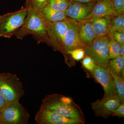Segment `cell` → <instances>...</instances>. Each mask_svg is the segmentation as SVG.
<instances>
[{
    "label": "cell",
    "mask_w": 124,
    "mask_h": 124,
    "mask_svg": "<svg viewBox=\"0 0 124 124\" xmlns=\"http://www.w3.org/2000/svg\"><path fill=\"white\" fill-rule=\"evenodd\" d=\"M25 6L28 8L27 14L23 26L14 36L17 39L22 40L31 35L38 44L46 42L48 23L40 10L26 2Z\"/></svg>",
    "instance_id": "obj_1"
},
{
    "label": "cell",
    "mask_w": 124,
    "mask_h": 124,
    "mask_svg": "<svg viewBox=\"0 0 124 124\" xmlns=\"http://www.w3.org/2000/svg\"><path fill=\"white\" fill-rule=\"evenodd\" d=\"M40 107L67 118L85 122L84 116L80 108L68 97L57 93L46 95Z\"/></svg>",
    "instance_id": "obj_2"
},
{
    "label": "cell",
    "mask_w": 124,
    "mask_h": 124,
    "mask_svg": "<svg viewBox=\"0 0 124 124\" xmlns=\"http://www.w3.org/2000/svg\"><path fill=\"white\" fill-rule=\"evenodd\" d=\"M24 93L22 84L17 75L0 73V93L7 104L19 100Z\"/></svg>",
    "instance_id": "obj_3"
},
{
    "label": "cell",
    "mask_w": 124,
    "mask_h": 124,
    "mask_svg": "<svg viewBox=\"0 0 124 124\" xmlns=\"http://www.w3.org/2000/svg\"><path fill=\"white\" fill-rule=\"evenodd\" d=\"M28 8L23 6L18 11L0 15V37L10 38L23 26Z\"/></svg>",
    "instance_id": "obj_4"
},
{
    "label": "cell",
    "mask_w": 124,
    "mask_h": 124,
    "mask_svg": "<svg viewBox=\"0 0 124 124\" xmlns=\"http://www.w3.org/2000/svg\"><path fill=\"white\" fill-rule=\"evenodd\" d=\"M109 36L96 37L86 45L84 49L85 55L93 59L95 65L107 68L109 62L108 58Z\"/></svg>",
    "instance_id": "obj_5"
},
{
    "label": "cell",
    "mask_w": 124,
    "mask_h": 124,
    "mask_svg": "<svg viewBox=\"0 0 124 124\" xmlns=\"http://www.w3.org/2000/svg\"><path fill=\"white\" fill-rule=\"evenodd\" d=\"M29 117L26 108L16 100L7 104L0 112V124H27Z\"/></svg>",
    "instance_id": "obj_6"
},
{
    "label": "cell",
    "mask_w": 124,
    "mask_h": 124,
    "mask_svg": "<svg viewBox=\"0 0 124 124\" xmlns=\"http://www.w3.org/2000/svg\"><path fill=\"white\" fill-rule=\"evenodd\" d=\"M70 21V19L67 18L63 21L48 23L46 43L52 46L54 50L64 53V37L68 29Z\"/></svg>",
    "instance_id": "obj_7"
},
{
    "label": "cell",
    "mask_w": 124,
    "mask_h": 124,
    "mask_svg": "<svg viewBox=\"0 0 124 124\" xmlns=\"http://www.w3.org/2000/svg\"><path fill=\"white\" fill-rule=\"evenodd\" d=\"M39 124H82L84 121L67 118L55 112L40 107L35 116Z\"/></svg>",
    "instance_id": "obj_8"
},
{
    "label": "cell",
    "mask_w": 124,
    "mask_h": 124,
    "mask_svg": "<svg viewBox=\"0 0 124 124\" xmlns=\"http://www.w3.org/2000/svg\"><path fill=\"white\" fill-rule=\"evenodd\" d=\"M91 72L95 80L103 88L105 93L104 97L116 95L113 78L108 68L95 65Z\"/></svg>",
    "instance_id": "obj_9"
},
{
    "label": "cell",
    "mask_w": 124,
    "mask_h": 124,
    "mask_svg": "<svg viewBox=\"0 0 124 124\" xmlns=\"http://www.w3.org/2000/svg\"><path fill=\"white\" fill-rule=\"evenodd\" d=\"M122 103L116 95L111 97H103L91 103L92 110L96 116L107 118L111 115L113 110Z\"/></svg>",
    "instance_id": "obj_10"
},
{
    "label": "cell",
    "mask_w": 124,
    "mask_h": 124,
    "mask_svg": "<svg viewBox=\"0 0 124 124\" xmlns=\"http://www.w3.org/2000/svg\"><path fill=\"white\" fill-rule=\"evenodd\" d=\"M86 45L80 38L78 30V22L70 19V24L64 38L63 54L75 49L84 48Z\"/></svg>",
    "instance_id": "obj_11"
},
{
    "label": "cell",
    "mask_w": 124,
    "mask_h": 124,
    "mask_svg": "<svg viewBox=\"0 0 124 124\" xmlns=\"http://www.w3.org/2000/svg\"><path fill=\"white\" fill-rule=\"evenodd\" d=\"M95 2H71L65 11V14L68 18L78 22L85 20L92 12Z\"/></svg>",
    "instance_id": "obj_12"
},
{
    "label": "cell",
    "mask_w": 124,
    "mask_h": 124,
    "mask_svg": "<svg viewBox=\"0 0 124 124\" xmlns=\"http://www.w3.org/2000/svg\"><path fill=\"white\" fill-rule=\"evenodd\" d=\"M97 1V3L95 2L91 13L86 17L85 20L107 16H112L116 15L111 0H98Z\"/></svg>",
    "instance_id": "obj_13"
},
{
    "label": "cell",
    "mask_w": 124,
    "mask_h": 124,
    "mask_svg": "<svg viewBox=\"0 0 124 124\" xmlns=\"http://www.w3.org/2000/svg\"><path fill=\"white\" fill-rule=\"evenodd\" d=\"M112 16H110L93 18L91 21L96 37L107 35L109 33L111 23Z\"/></svg>",
    "instance_id": "obj_14"
},
{
    "label": "cell",
    "mask_w": 124,
    "mask_h": 124,
    "mask_svg": "<svg viewBox=\"0 0 124 124\" xmlns=\"http://www.w3.org/2000/svg\"><path fill=\"white\" fill-rule=\"evenodd\" d=\"M78 22L80 38L85 45L88 44L96 37L91 21L85 20Z\"/></svg>",
    "instance_id": "obj_15"
},
{
    "label": "cell",
    "mask_w": 124,
    "mask_h": 124,
    "mask_svg": "<svg viewBox=\"0 0 124 124\" xmlns=\"http://www.w3.org/2000/svg\"><path fill=\"white\" fill-rule=\"evenodd\" d=\"M40 11L48 23L63 21L68 18L65 12L54 10L49 7L47 4Z\"/></svg>",
    "instance_id": "obj_16"
},
{
    "label": "cell",
    "mask_w": 124,
    "mask_h": 124,
    "mask_svg": "<svg viewBox=\"0 0 124 124\" xmlns=\"http://www.w3.org/2000/svg\"><path fill=\"white\" fill-rule=\"evenodd\" d=\"M108 68L116 75L124 78V58L121 56L109 61Z\"/></svg>",
    "instance_id": "obj_17"
},
{
    "label": "cell",
    "mask_w": 124,
    "mask_h": 124,
    "mask_svg": "<svg viewBox=\"0 0 124 124\" xmlns=\"http://www.w3.org/2000/svg\"><path fill=\"white\" fill-rule=\"evenodd\" d=\"M109 70L113 78L116 91V95L119 99L122 102H124V78H122L120 76L116 75L109 69Z\"/></svg>",
    "instance_id": "obj_18"
},
{
    "label": "cell",
    "mask_w": 124,
    "mask_h": 124,
    "mask_svg": "<svg viewBox=\"0 0 124 124\" xmlns=\"http://www.w3.org/2000/svg\"><path fill=\"white\" fill-rule=\"evenodd\" d=\"M108 36V58L112 59L120 56V45L112 37Z\"/></svg>",
    "instance_id": "obj_19"
},
{
    "label": "cell",
    "mask_w": 124,
    "mask_h": 124,
    "mask_svg": "<svg viewBox=\"0 0 124 124\" xmlns=\"http://www.w3.org/2000/svg\"><path fill=\"white\" fill-rule=\"evenodd\" d=\"M114 31L124 32V14L112 16L111 23L109 33Z\"/></svg>",
    "instance_id": "obj_20"
},
{
    "label": "cell",
    "mask_w": 124,
    "mask_h": 124,
    "mask_svg": "<svg viewBox=\"0 0 124 124\" xmlns=\"http://www.w3.org/2000/svg\"><path fill=\"white\" fill-rule=\"evenodd\" d=\"M70 4V0H48L47 5L54 10L65 12Z\"/></svg>",
    "instance_id": "obj_21"
},
{
    "label": "cell",
    "mask_w": 124,
    "mask_h": 124,
    "mask_svg": "<svg viewBox=\"0 0 124 124\" xmlns=\"http://www.w3.org/2000/svg\"><path fill=\"white\" fill-rule=\"evenodd\" d=\"M70 54L74 60L79 61L83 59L85 56V52L83 48H78L67 51L66 54Z\"/></svg>",
    "instance_id": "obj_22"
},
{
    "label": "cell",
    "mask_w": 124,
    "mask_h": 124,
    "mask_svg": "<svg viewBox=\"0 0 124 124\" xmlns=\"http://www.w3.org/2000/svg\"><path fill=\"white\" fill-rule=\"evenodd\" d=\"M115 11L116 15L124 14V0H111Z\"/></svg>",
    "instance_id": "obj_23"
},
{
    "label": "cell",
    "mask_w": 124,
    "mask_h": 124,
    "mask_svg": "<svg viewBox=\"0 0 124 124\" xmlns=\"http://www.w3.org/2000/svg\"><path fill=\"white\" fill-rule=\"evenodd\" d=\"M82 66L86 70L91 71H93L95 64L93 60L89 56L85 55L81 62Z\"/></svg>",
    "instance_id": "obj_24"
},
{
    "label": "cell",
    "mask_w": 124,
    "mask_h": 124,
    "mask_svg": "<svg viewBox=\"0 0 124 124\" xmlns=\"http://www.w3.org/2000/svg\"><path fill=\"white\" fill-rule=\"evenodd\" d=\"M48 0H26V3L40 11L47 4Z\"/></svg>",
    "instance_id": "obj_25"
},
{
    "label": "cell",
    "mask_w": 124,
    "mask_h": 124,
    "mask_svg": "<svg viewBox=\"0 0 124 124\" xmlns=\"http://www.w3.org/2000/svg\"><path fill=\"white\" fill-rule=\"evenodd\" d=\"M108 35L112 37L114 39L120 44H124V32L114 31L109 33Z\"/></svg>",
    "instance_id": "obj_26"
},
{
    "label": "cell",
    "mask_w": 124,
    "mask_h": 124,
    "mask_svg": "<svg viewBox=\"0 0 124 124\" xmlns=\"http://www.w3.org/2000/svg\"><path fill=\"white\" fill-rule=\"evenodd\" d=\"M111 115L119 117H124V102L121 103L117 107L113 110Z\"/></svg>",
    "instance_id": "obj_27"
},
{
    "label": "cell",
    "mask_w": 124,
    "mask_h": 124,
    "mask_svg": "<svg viewBox=\"0 0 124 124\" xmlns=\"http://www.w3.org/2000/svg\"><path fill=\"white\" fill-rule=\"evenodd\" d=\"M7 103L1 94L0 93V112L3 110L7 106Z\"/></svg>",
    "instance_id": "obj_28"
},
{
    "label": "cell",
    "mask_w": 124,
    "mask_h": 124,
    "mask_svg": "<svg viewBox=\"0 0 124 124\" xmlns=\"http://www.w3.org/2000/svg\"><path fill=\"white\" fill-rule=\"evenodd\" d=\"M71 3L72 2H78L83 3H91L95 2L98 0H70Z\"/></svg>",
    "instance_id": "obj_29"
},
{
    "label": "cell",
    "mask_w": 124,
    "mask_h": 124,
    "mask_svg": "<svg viewBox=\"0 0 124 124\" xmlns=\"http://www.w3.org/2000/svg\"><path fill=\"white\" fill-rule=\"evenodd\" d=\"M120 56L124 58V44H120Z\"/></svg>",
    "instance_id": "obj_30"
},
{
    "label": "cell",
    "mask_w": 124,
    "mask_h": 124,
    "mask_svg": "<svg viewBox=\"0 0 124 124\" xmlns=\"http://www.w3.org/2000/svg\"></svg>",
    "instance_id": "obj_31"
}]
</instances>
